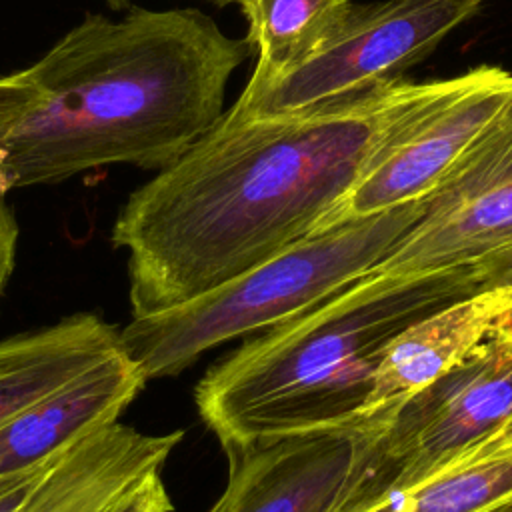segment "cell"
I'll return each mask as SVG.
<instances>
[{
  "mask_svg": "<svg viewBox=\"0 0 512 512\" xmlns=\"http://www.w3.org/2000/svg\"><path fill=\"white\" fill-rule=\"evenodd\" d=\"M512 494V456L436 472L352 512H484Z\"/></svg>",
  "mask_w": 512,
  "mask_h": 512,
  "instance_id": "9a60e30c",
  "label": "cell"
},
{
  "mask_svg": "<svg viewBox=\"0 0 512 512\" xmlns=\"http://www.w3.org/2000/svg\"><path fill=\"white\" fill-rule=\"evenodd\" d=\"M460 274L482 292L512 290V98L422 196L408 234L370 274Z\"/></svg>",
  "mask_w": 512,
  "mask_h": 512,
  "instance_id": "8992f818",
  "label": "cell"
},
{
  "mask_svg": "<svg viewBox=\"0 0 512 512\" xmlns=\"http://www.w3.org/2000/svg\"><path fill=\"white\" fill-rule=\"evenodd\" d=\"M358 430L286 436L226 452L228 480L208 512H338Z\"/></svg>",
  "mask_w": 512,
  "mask_h": 512,
  "instance_id": "9c48e42d",
  "label": "cell"
},
{
  "mask_svg": "<svg viewBox=\"0 0 512 512\" xmlns=\"http://www.w3.org/2000/svg\"><path fill=\"white\" fill-rule=\"evenodd\" d=\"M56 456H52L50 460H46L34 468L0 478V512H16L22 506V502L28 498V494L34 490V486L40 482V478L46 474V470L56 460Z\"/></svg>",
  "mask_w": 512,
  "mask_h": 512,
  "instance_id": "ac0fdd59",
  "label": "cell"
},
{
  "mask_svg": "<svg viewBox=\"0 0 512 512\" xmlns=\"http://www.w3.org/2000/svg\"><path fill=\"white\" fill-rule=\"evenodd\" d=\"M112 10H122V8H126L128 4H130V0H104Z\"/></svg>",
  "mask_w": 512,
  "mask_h": 512,
  "instance_id": "603a6c76",
  "label": "cell"
},
{
  "mask_svg": "<svg viewBox=\"0 0 512 512\" xmlns=\"http://www.w3.org/2000/svg\"><path fill=\"white\" fill-rule=\"evenodd\" d=\"M38 90L26 70L0 76V148L18 122L36 104Z\"/></svg>",
  "mask_w": 512,
  "mask_h": 512,
  "instance_id": "2e32d148",
  "label": "cell"
},
{
  "mask_svg": "<svg viewBox=\"0 0 512 512\" xmlns=\"http://www.w3.org/2000/svg\"><path fill=\"white\" fill-rule=\"evenodd\" d=\"M510 98L512 72L498 66L440 80L438 90L376 152L318 230L426 196Z\"/></svg>",
  "mask_w": 512,
  "mask_h": 512,
  "instance_id": "ba28073f",
  "label": "cell"
},
{
  "mask_svg": "<svg viewBox=\"0 0 512 512\" xmlns=\"http://www.w3.org/2000/svg\"><path fill=\"white\" fill-rule=\"evenodd\" d=\"M18 246V222L8 202V192L0 188V298L12 276Z\"/></svg>",
  "mask_w": 512,
  "mask_h": 512,
  "instance_id": "d6986e66",
  "label": "cell"
},
{
  "mask_svg": "<svg viewBox=\"0 0 512 512\" xmlns=\"http://www.w3.org/2000/svg\"><path fill=\"white\" fill-rule=\"evenodd\" d=\"M258 58L238 98H252L306 60L344 20L348 0H238Z\"/></svg>",
  "mask_w": 512,
  "mask_h": 512,
  "instance_id": "5bb4252c",
  "label": "cell"
},
{
  "mask_svg": "<svg viewBox=\"0 0 512 512\" xmlns=\"http://www.w3.org/2000/svg\"><path fill=\"white\" fill-rule=\"evenodd\" d=\"M170 494L158 474L148 476L108 512H172Z\"/></svg>",
  "mask_w": 512,
  "mask_h": 512,
  "instance_id": "e0dca14e",
  "label": "cell"
},
{
  "mask_svg": "<svg viewBox=\"0 0 512 512\" xmlns=\"http://www.w3.org/2000/svg\"><path fill=\"white\" fill-rule=\"evenodd\" d=\"M420 212L422 198L312 232L188 302L134 316L120 330V348L146 380L176 376L206 350L266 332L370 274Z\"/></svg>",
  "mask_w": 512,
  "mask_h": 512,
  "instance_id": "277c9868",
  "label": "cell"
},
{
  "mask_svg": "<svg viewBox=\"0 0 512 512\" xmlns=\"http://www.w3.org/2000/svg\"><path fill=\"white\" fill-rule=\"evenodd\" d=\"M504 456H512V418L496 434H492L484 442H480V444L472 446L470 450H466L464 454H460L446 468H456V466L474 464V462L490 460V458H504Z\"/></svg>",
  "mask_w": 512,
  "mask_h": 512,
  "instance_id": "ffe728a7",
  "label": "cell"
},
{
  "mask_svg": "<svg viewBox=\"0 0 512 512\" xmlns=\"http://www.w3.org/2000/svg\"><path fill=\"white\" fill-rule=\"evenodd\" d=\"M120 350V330L96 314L0 340V422Z\"/></svg>",
  "mask_w": 512,
  "mask_h": 512,
  "instance_id": "4fadbf2b",
  "label": "cell"
},
{
  "mask_svg": "<svg viewBox=\"0 0 512 512\" xmlns=\"http://www.w3.org/2000/svg\"><path fill=\"white\" fill-rule=\"evenodd\" d=\"M484 0H384L350 6L336 30L298 66L252 98H238L226 120L294 118L390 84L426 58Z\"/></svg>",
  "mask_w": 512,
  "mask_h": 512,
  "instance_id": "52a82bcc",
  "label": "cell"
},
{
  "mask_svg": "<svg viewBox=\"0 0 512 512\" xmlns=\"http://www.w3.org/2000/svg\"><path fill=\"white\" fill-rule=\"evenodd\" d=\"M494 340L512 350V290H506V304L496 316L490 334Z\"/></svg>",
  "mask_w": 512,
  "mask_h": 512,
  "instance_id": "44dd1931",
  "label": "cell"
},
{
  "mask_svg": "<svg viewBox=\"0 0 512 512\" xmlns=\"http://www.w3.org/2000/svg\"><path fill=\"white\" fill-rule=\"evenodd\" d=\"M438 86L400 78L294 118L222 114L114 220L132 318L188 302L316 232Z\"/></svg>",
  "mask_w": 512,
  "mask_h": 512,
  "instance_id": "6da1fadb",
  "label": "cell"
},
{
  "mask_svg": "<svg viewBox=\"0 0 512 512\" xmlns=\"http://www.w3.org/2000/svg\"><path fill=\"white\" fill-rule=\"evenodd\" d=\"M122 348L0 422V478L34 468L70 442L118 422L146 386Z\"/></svg>",
  "mask_w": 512,
  "mask_h": 512,
  "instance_id": "30bf717a",
  "label": "cell"
},
{
  "mask_svg": "<svg viewBox=\"0 0 512 512\" xmlns=\"http://www.w3.org/2000/svg\"><path fill=\"white\" fill-rule=\"evenodd\" d=\"M484 512H512V494H510L508 498L500 500L498 504L490 506V508H488V510H484Z\"/></svg>",
  "mask_w": 512,
  "mask_h": 512,
  "instance_id": "7402d4cb",
  "label": "cell"
},
{
  "mask_svg": "<svg viewBox=\"0 0 512 512\" xmlns=\"http://www.w3.org/2000/svg\"><path fill=\"white\" fill-rule=\"evenodd\" d=\"M510 418L512 350L488 336L400 404L376 432L358 430V456L338 512L444 470Z\"/></svg>",
  "mask_w": 512,
  "mask_h": 512,
  "instance_id": "5b68a950",
  "label": "cell"
},
{
  "mask_svg": "<svg viewBox=\"0 0 512 512\" xmlns=\"http://www.w3.org/2000/svg\"><path fill=\"white\" fill-rule=\"evenodd\" d=\"M206 2H212L216 6H228V4H238V0H206Z\"/></svg>",
  "mask_w": 512,
  "mask_h": 512,
  "instance_id": "cb8c5ba5",
  "label": "cell"
},
{
  "mask_svg": "<svg viewBox=\"0 0 512 512\" xmlns=\"http://www.w3.org/2000/svg\"><path fill=\"white\" fill-rule=\"evenodd\" d=\"M480 292L460 274L352 280L208 368L194 388L196 410L224 454L356 430L384 346L422 316Z\"/></svg>",
  "mask_w": 512,
  "mask_h": 512,
  "instance_id": "3957f363",
  "label": "cell"
},
{
  "mask_svg": "<svg viewBox=\"0 0 512 512\" xmlns=\"http://www.w3.org/2000/svg\"><path fill=\"white\" fill-rule=\"evenodd\" d=\"M252 52L198 8L86 14L26 68L38 98L0 148V188L170 166L222 118L226 84Z\"/></svg>",
  "mask_w": 512,
  "mask_h": 512,
  "instance_id": "7a4b0ae2",
  "label": "cell"
},
{
  "mask_svg": "<svg viewBox=\"0 0 512 512\" xmlns=\"http://www.w3.org/2000/svg\"><path fill=\"white\" fill-rule=\"evenodd\" d=\"M182 430L144 434L120 422L70 442L16 512H108L158 474Z\"/></svg>",
  "mask_w": 512,
  "mask_h": 512,
  "instance_id": "8fae6325",
  "label": "cell"
},
{
  "mask_svg": "<svg viewBox=\"0 0 512 512\" xmlns=\"http://www.w3.org/2000/svg\"><path fill=\"white\" fill-rule=\"evenodd\" d=\"M504 304L506 290L480 292L398 332L382 350L356 430L376 432L412 394L466 358L488 338Z\"/></svg>",
  "mask_w": 512,
  "mask_h": 512,
  "instance_id": "7c38bea8",
  "label": "cell"
}]
</instances>
